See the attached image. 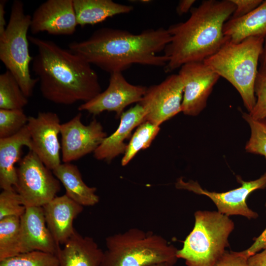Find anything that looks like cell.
Listing matches in <instances>:
<instances>
[{"instance_id": "1", "label": "cell", "mask_w": 266, "mask_h": 266, "mask_svg": "<svg viewBox=\"0 0 266 266\" xmlns=\"http://www.w3.org/2000/svg\"><path fill=\"white\" fill-rule=\"evenodd\" d=\"M167 29H147L138 34L119 29L102 28L87 39L73 41L68 49L91 65L111 74L122 72L133 64L165 67L167 58L157 53L170 42Z\"/></svg>"}, {"instance_id": "2", "label": "cell", "mask_w": 266, "mask_h": 266, "mask_svg": "<svg viewBox=\"0 0 266 266\" xmlns=\"http://www.w3.org/2000/svg\"><path fill=\"white\" fill-rule=\"evenodd\" d=\"M28 39L37 49L32 69L45 99L68 105L87 102L101 92L97 73L83 58L53 41L32 35Z\"/></svg>"}, {"instance_id": "3", "label": "cell", "mask_w": 266, "mask_h": 266, "mask_svg": "<svg viewBox=\"0 0 266 266\" xmlns=\"http://www.w3.org/2000/svg\"><path fill=\"white\" fill-rule=\"evenodd\" d=\"M234 10L231 0H205L192 7L186 21L170 26L171 40L164 50L168 59L165 72L187 63L202 62L215 54L228 40L224 26Z\"/></svg>"}, {"instance_id": "4", "label": "cell", "mask_w": 266, "mask_h": 266, "mask_svg": "<svg viewBox=\"0 0 266 266\" xmlns=\"http://www.w3.org/2000/svg\"><path fill=\"white\" fill-rule=\"evenodd\" d=\"M264 36H252L235 43L227 40L203 63L229 81L240 94L250 112L256 98L254 88Z\"/></svg>"}, {"instance_id": "5", "label": "cell", "mask_w": 266, "mask_h": 266, "mask_svg": "<svg viewBox=\"0 0 266 266\" xmlns=\"http://www.w3.org/2000/svg\"><path fill=\"white\" fill-rule=\"evenodd\" d=\"M100 266H173L178 249L160 235L133 228L106 238Z\"/></svg>"}, {"instance_id": "6", "label": "cell", "mask_w": 266, "mask_h": 266, "mask_svg": "<svg viewBox=\"0 0 266 266\" xmlns=\"http://www.w3.org/2000/svg\"><path fill=\"white\" fill-rule=\"evenodd\" d=\"M194 216V227L177 250V257L187 266H214L229 245L234 223L216 211L199 210Z\"/></svg>"}, {"instance_id": "7", "label": "cell", "mask_w": 266, "mask_h": 266, "mask_svg": "<svg viewBox=\"0 0 266 266\" xmlns=\"http://www.w3.org/2000/svg\"><path fill=\"white\" fill-rule=\"evenodd\" d=\"M23 2L13 1L9 21L3 33L0 36V60L18 82L22 91L27 97H31L37 78H33L30 73L31 56L27 35L32 16L26 14Z\"/></svg>"}, {"instance_id": "8", "label": "cell", "mask_w": 266, "mask_h": 266, "mask_svg": "<svg viewBox=\"0 0 266 266\" xmlns=\"http://www.w3.org/2000/svg\"><path fill=\"white\" fill-rule=\"evenodd\" d=\"M14 189L25 207H43L57 196L60 182L32 150L19 161Z\"/></svg>"}, {"instance_id": "9", "label": "cell", "mask_w": 266, "mask_h": 266, "mask_svg": "<svg viewBox=\"0 0 266 266\" xmlns=\"http://www.w3.org/2000/svg\"><path fill=\"white\" fill-rule=\"evenodd\" d=\"M184 83L178 74L168 76L159 84L150 86L139 103L145 112V120L160 126L182 112Z\"/></svg>"}, {"instance_id": "10", "label": "cell", "mask_w": 266, "mask_h": 266, "mask_svg": "<svg viewBox=\"0 0 266 266\" xmlns=\"http://www.w3.org/2000/svg\"><path fill=\"white\" fill-rule=\"evenodd\" d=\"M81 118L82 113L79 112L61 124V159L64 163L77 161L94 152L107 137L101 124L96 119L85 125L82 123Z\"/></svg>"}, {"instance_id": "11", "label": "cell", "mask_w": 266, "mask_h": 266, "mask_svg": "<svg viewBox=\"0 0 266 266\" xmlns=\"http://www.w3.org/2000/svg\"><path fill=\"white\" fill-rule=\"evenodd\" d=\"M237 180L241 184L240 187L222 193L208 191L202 189L197 182H185L181 178L178 180L176 187L207 196L214 203L217 211L224 215H241L248 219H256L258 217V213L249 208L246 200L253 191L266 188V172L254 180L244 181L239 177Z\"/></svg>"}, {"instance_id": "12", "label": "cell", "mask_w": 266, "mask_h": 266, "mask_svg": "<svg viewBox=\"0 0 266 266\" xmlns=\"http://www.w3.org/2000/svg\"><path fill=\"white\" fill-rule=\"evenodd\" d=\"M61 124L58 114L50 111L29 116L27 124L32 140L31 150L51 170L61 164L59 140Z\"/></svg>"}, {"instance_id": "13", "label": "cell", "mask_w": 266, "mask_h": 266, "mask_svg": "<svg viewBox=\"0 0 266 266\" xmlns=\"http://www.w3.org/2000/svg\"><path fill=\"white\" fill-rule=\"evenodd\" d=\"M110 75L106 90L81 104L78 108L79 111H86L94 115L104 111H114L118 118L127 106L141 100L147 87L129 83L122 72H114Z\"/></svg>"}, {"instance_id": "14", "label": "cell", "mask_w": 266, "mask_h": 266, "mask_svg": "<svg viewBox=\"0 0 266 266\" xmlns=\"http://www.w3.org/2000/svg\"><path fill=\"white\" fill-rule=\"evenodd\" d=\"M178 74L184 85L182 112L197 116L205 107L207 99L220 77L203 62L186 64L180 67Z\"/></svg>"}, {"instance_id": "15", "label": "cell", "mask_w": 266, "mask_h": 266, "mask_svg": "<svg viewBox=\"0 0 266 266\" xmlns=\"http://www.w3.org/2000/svg\"><path fill=\"white\" fill-rule=\"evenodd\" d=\"M31 16L30 30L33 34L46 32L52 35H71L78 25L73 0H48Z\"/></svg>"}, {"instance_id": "16", "label": "cell", "mask_w": 266, "mask_h": 266, "mask_svg": "<svg viewBox=\"0 0 266 266\" xmlns=\"http://www.w3.org/2000/svg\"><path fill=\"white\" fill-rule=\"evenodd\" d=\"M59 246L47 226L43 207H27L20 217L19 254L38 251L56 255Z\"/></svg>"}, {"instance_id": "17", "label": "cell", "mask_w": 266, "mask_h": 266, "mask_svg": "<svg viewBox=\"0 0 266 266\" xmlns=\"http://www.w3.org/2000/svg\"><path fill=\"white\" fill-rule=\"evenodd\" d=\"M42 207L53 238L58 245H64L74 232V220L82 212L83 206L64 194L56 196Z\"/></svg>"}, {"instance_id": "18", "label": "cell", "mask_w": 266, "mask_h": 266, "mask_svg": "<svg viewBox=\"0 0 266 266\" xmlns=\"http://www.w3.org/2000/svg\"><path fill=\"white\" fill-rule=\"evenodd\" d=\"M120 118L117 130L106 137L94 152L96 159L109 163L119 155L124 153L127 146L124 140L129 138L135 127L145 121V112L142 106L138 103L124 112Z\"/></svg>"}, {"instance_id": "19", "label": "cell", "mask_w": 266, "mask_h": 266, "mask_svg": "<svg viewBox=\"0 0 266 266\" xmlns=\"http://www.w3.org/2000/svg\"><path fill=\"white\" fill-rule=\"evenodd\" d=\"M63 245L56 255L59 266H101L103 251L92 237L84 236L75 230Z\"/></svg>"}, {"instance_id": "20", "label": "cell", "mask_w": 266, "mask_h": 266, "mask_svg": "<svg viewBox=\"0 0 266 266\" xmlns=\"http://www.w3.org/2000/svg\"><path fill=\"white\" fill-rule=\"evenodd\" d=\"M24 146L32 149V140L27 127L16 134L0 138V187L2 190L14 189L17 184V167L15 164L20 161Z\"/></svg>"}, {"instance_id": "21", "label": "cell", "mask_w": 266, "mask_h": 266, "mask_svg": "<svg viewBox=\"0 0 266 266\" xmlns=\"http://www.w3.org/2000/svg\"><path fill=\"white\" fill-rule=\"evenodd\" d=\"M52 171L64 187L65 194L71 200L83 206H93L99 202L97 188L89 187L84 182L77 166L64 163Z\"/></svg>"}, {"instance_id": "22", "label": "cell", "mask_w": 266, "mask_h": 266, "mask_svg": "<svg viewBox=\"0 0 266 266\" xmlns=\"http://www.w3.org/2000/svg\"><path fill=\"white\" fill-rule=\"evenodd\" d=\"M223 33L228 40L239 43L252 36L266 35V0L247 14L230 18L225 24Z\"/></svg>"}, {"instance_id": "23", "label": "cell", "mask_w": 266, "mask_h": 266, "mask_svg": "<svg viewBox=\"0 0 266 266\" xmlns=\"http://www.w3.org/2000/svg\"><path fill=\"white\" fill-rule=\"evenodd\" d=\"M78 25H94L114 16L128 13L133 9L132 5L111 0H73Z\"/></svg>"}, {"instance_id": "24", "label": "cell", "mask_w": 266, "mask_h": 266, "mask_svg": "<svg viewBox=\"0 0 266 266\" xmlns=\"http://www.w3.org/2000/svg\"><path fill=\"white\" fill-rule=\"evenodd\" d=\"M27 98L14 75L8 70L0 75V109H23Z\"/></svg>"}, {"instance_id": "25", "label": "cell", "mask_w": 266, "mask_h": 266, "mask_svg": "<svg viewBox=\"0 0 266 266\" xmlns=\"http://www.w3.org/2000/svg\"><path fill=\"white\" fill-rule=\"evenodd\" d=\"M20 218L0 220V261L19 254Z\"/></svg>"}, {"instance_id": "26", "label": "cell", "mask_w": 266, "mask_h": 266, "mask_svg": "<svg viewBox=\"0 0 266 266\" xmlns=\"http://www.w3.org/2000/svg\"><path fill=\"white\" fill-rule=\"evenodd\" d=\"M160 130V126L148 121L139 125L127 146L122 166L127 165L140 150L149 147Z\"/></svg>"}, {"instance_id": "27", "label": "cell", "mask_w": 266, "mask_h": 266, "mask_svg": "<svg viewBox=\"0 0 266 266\" xmlns=\"http://www.w3.org/2000/svg\"><path fill=\"white\" fill-rule=\"evenodd\" d=\"M0 266H59L56 255L35 251L0 261Z\"/></svg>"}, {"instance_id": "28", "label": "cell", "mask_w": 266, "mask_h": 266, "mask_svg": "<svg viewBox=\"0 0 266 266\" xmlns=\"http://www.w3.org/2000/svg\"><path fill=\"white\" fill-rule=\"evenodd\" d=\"M243 118L250 128L251 135L245 145L248 153L264 156L266 159V118L255 120L249 113H242Z\"/></svg>"}, {"instance_id": "29", "label": "cell", "mask_w": 266, "mask_h": 266, "mask_svg": "<svg viewBox=\"0 0 266 266\" xmlns=\"http://www.w3.org/2000/svg\"><path fill=\"white\" fill-rule=\"evenodd\" d=\"M28 118L23 109H0V138L17 133L27 125Z\"/></svg>"}, {"instance_id": "30", "label": "cell", "mask_w": 266, "mask_h": 266, "mask_svg": "<svg viewBox=\"0 0 266 266\" xmlns=\"http://www.w3.org/2000/svg\"><path fill=\"white\" fill-rule=\"evenodd\" d=\"M26 207L15 189L4 190L0 194V220L8 217H21Z\"/></svg>"}, {"instance_id": "31", "label": "cell", "mask_w": 266, "mask_h": 266, "mask_svg": "<svg viewBox=\"0 0 266 266\" xmlns=\"http://www.w3.org/2000/svg\"><path fill=\"white\" fill-rule=\"evenodd\" d=\"M256 98L253 109L248 112L255 120L266 118V74L259 72L256 78L254 88Z\"/></svg>"}, {"instance_id": "32", "label": "cell", "mask_w": 266, "mask_h": 266, "mask_svg": "<svg viewBox=\"0 0 266 266\" xmlns=\"http://www.w3.org/2000/svg\"><path fill=\"white\" fill-rule=\"evenodd\" d=\"M247 259L240 252L226 250L214 266H249Z\"/></svg>"}, {"instance_id": "33", "label": "cell", "mask_w": 266, "mask_h": 266, "mask_svg": "<svg viewBox=\"0 0 266 266\" xmlns=\"http://www.w3.org/2000/svg\"><path fill=\"white\" fill-rule=\"evenodd\" d=\"M235 5V10L230 18L242 17L257 7L263 0H231Z\"/></svg>"}, {"instance_id": "34", "label": "cell", "mask_w": 266, "mask_h": 266, "mask_svg": "<svg viewBox=\"0 0 266 266\" xmlns=\"http://www.w3.org/2000/svg\"><path fill=\"white\" fill-rule=\"evenodd\" d=\"M266 208V202L265 203ZM266 249V228L264 231L254 239V243L247 249L240 253L246 258Z\"/></svg>"}, {"instance_id": "35", "label": "cell", "mask_w": 266, "mask_h": 266, "mask_svg": "<svg viewBox=\"0 0 266 266\" xmlns=\"http://www.w3.org/2000/svg\"><path fill=\"white\" fill-rule=\"evenodd\" d=\"M247 262L249 266H266V249L248 257Z\"/></svg>"}, {"instance_id": "36", "label": "cell", "mask_w": 266, "mask_h": 266, "mask_svg": "<svg viewBox=\"0 0 266 266\" xmlns=\"http://www.w3.org/2000/svg\"><path fill=\"white\" fill-rule=\"evenodd\" d=\"M195 2V0H180L176 8V13L179 15L186 14L191 10Z\"/></svg>"}, {"instance_id": "37", "label": "cell", "mask_w": 266, "mask_h": 266, "mask_svg": "<svg viewBox=\"0 0 266 266\" xmlns=\"http://www.w3.org/2000/svg\"><path fill=\"white\" fill-rule=\"evenodd\" d=\"M7 0H0V36L4 32L7 24L5 20V7Z\"/></svg>"}, {"instance_id": "38", "label": "cell", "mask_w": 266, "mask_h": 266, "mask_svg": "<svg viewBox=\"0 0 266 266\" xmlns=\"http://www.w3.org/2000/svg\"><path fill=\"white\" fill-rule=\"evenodd\" d=\"M259 72L266 74V35L264 37L262 51L259 63Z\"/></svg>"}, {"instance_id": "39", "label": "cell", "mask_w": 266, "mask_h": 266, "mask_svg": "<svg viewBox=\"0 0 266 266\" xmlns=\"http://www.w3.org/2000/svg\"><path fill=\"white\" fill-rule=\"evenodd\" d=\"M151 266H169L167 264L162 263V264L154 265Z\"/></svg>"}]
</instances>
